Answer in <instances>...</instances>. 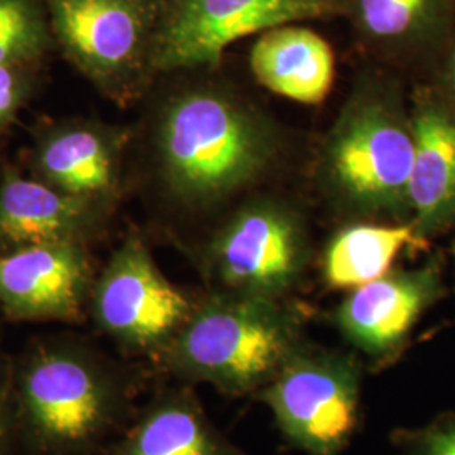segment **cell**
<instances>
[{"label":"cell","mask_w":455,"mask_h":455,"mask_svg":"<svg viewBox=\"0 0 455 455\" xmlns=\"http://www.w3.org/2000/svg\"><path fill=\"white\" fill-rule=\"evenodd\" d=\"M147 374L78 338L31 342L14 358L22 455H103L137 413Z\"/></svg>","instance_id":"cell-1"},{"label":"cell","mask_w":455,"mask_h":455,"mask_svg":"<svg viewBox=\"0 0 455 455\" xmlns=\"http://www.w3.org/2000/svg\"><path fill=\"white\" fill-rule=\"evenodd\" d=\"M156 147L169 193L204 208L265 178L282 154V139L274 122L238 93L197 86L167 101Z\"/></svg>","instance_id":"cell-2"},{"label":"cell","mask_w":455,"mask_h":455,"mask_svg":"<svg viewBox=\"0 0 455 455\" xmlns=\"http://www.w3.org/2000/svg\"><path fill=\"white\" fill-rule=\"evenodd\" d=\"M307 341L297 302L210 291L150 368L229 398H255Z\"/></svg>","instance_id":"cell-3"},{"label":"cell","mask_w":455,"mask_h":455,"mask_svg":"<svg viewBox=\"0 0 455 455\" xmlns=\"http://www.w3.org/2000/svg\"><path fill=\"white\" fill-rule=\"evenodd\" d=\"M413 133L398 86L366 76L327 132L317 176L329 203L355 220L410 221Z\"/></svg>","instance_id":"cell-4"},{"label":"cell","mask_w":455,"mask_h":455,"mask_svg":"<svg viewBox=\"0 0 455 455\" xmlns=\"http://www.w3.org/2000/svg\"><path fill=\"white\" fill-rule=\"evenodd\" d=\"M366 366L346 347L306 342L253 400L270 410L283 440L304 455H344L363 420Z\"/></svg>","instance_id":"cell-5"},{"label":"cell","mask_w":455,"mask_h":455,"mask_svg":"<svg viewBox=\"0 0 455 455\" xmlns=\"http://www.w3.org/2000/svg\"><path fill=\"white\" fill-rule=\"evenodd\" d=\"M314 246L304 216L280 197L246 201L199 255L212 291L292 300L309 274Z\"/></svg>","instance_id":"cell-6"},{"label":"cell","mask_w":455,"mask_h":455,"mask_svg":"<svg viewBox=\"0 0 455 455\" xmlns=\"http://www.w3.org/2000/svg\"><path fill=\"white\" fill-rule=\"evenodd\" d=\"M197 299L164 275L139 235H129L95 278L88 310L124 355L150 364L189 321Z\"/></svg>","instance_id":"cell-7"},{"label":"cell","mask_w":455,"mask_h":455,"mask_svg":"<svg viewBox=\"0 0 455 455\" xmlns=\"http://www.w3.org/2000/svg\"><path fill=\"white\" fill-rule=\"evenodd\" d=\"M339 16L336 0H174L164 2L150 69L216 66L238 39L276 26Z\"/></svg>","instance_id":"cell-8"},{"label":"cell","mask_w":455,"mask_h":455,"mask_svg":"<svg viewBox=\"0 0 455 455\" xmlns=\"http://www.w3.org/2000/svg\"><path fill=\"white\" fill-rule=\"evenodd\" d=\"M443 295L442 261L432 257L422 267L391 268L349 291L332 310L331 323L366 371L378 374L403 356L415 325Z\"/></svg>","instance_id":"cell-9"},{"label":"cell","mask_w":455,"mask_h":455,"mask_svg":"<svg viewBox=\"0 0 455 455\" xmlns=\"http://www.w3.org/2000/svg\"><path fill=\"white\" fill-rule=\"evenodd\" d=\"M52 39L98 82L150 69L163 0H41Z\"/></svg>","instance_id":"cell-10"},{"label":"cell","mask_w":455,"mask_h":455,"mask_svg":"<svg viewBox=\"0 0 455 455\" xmlns=\"http://www.w3.org/2000/svg\"><path fill=\"white\" fill-rule=\"evenodd\" d=\"M93 283L82 243L34 244L0 253V310L11 321L82 323Z\"/></svg>","instance_id":"cell-11"},{"label":"cell","mask_w":455,"mask_h":455,"mask_svg":"<svg viewBox=\"0 0 455 455\" xmlns=\"http://www.w3.org/2000/svg\"><path fill=\"white\" fill-rule=\"evenodd\" d=\"M408 110L413 133L410 223L427 244L455 227V107L434 84H420Z\"/></svg>","instance_id":"cell-12"},{"label":"cell","mask_w":455,"mask_h":455,"mask_svg":"<svg viewBox=\"0 0 455 455\" xmlns=\"http://www.w3.org/2000/svg\"><path fill=\"white\" fill-rule=\"evenodd\" d=\"M103 455H251L212 423L195 387L174 381L139 407Z\"/></svg>","instance_id":"cell-13"},{"label":"cell","mask_w":455,"mask_h":455,"mask_svg":"<svg viewBox=\"0 0 455 455\" xmlns=\"http://www.w3.org/2000/svg\"><path fill=\"white\" fill-rule=\"evenodd\" d=\"M97 204L44 180L7 174L0 182V253L34 244H84L100 223Z\"/></svg>","instance_id":"cell-14"},{"label":"cell","mask_w":455,"mask_h":455,"mask_svg":"<svg viewBox=\"0 0 455 455\" xmlns=\"http://www.w3.org/2000/svg\"><path fill=\"white\" fill-rule=\"evenodd\" d=\"M255 80L268 92L293 101L317 105L334 82V54L309 28L283 24L259 36L250 51Z\"/></svg>","instance_id":"cell-15"},{"label":"cell","mask_w":455,"mask_h":455,"mask_svg":"<svg viewBox=\"0 0 455 455\" xmlns=\"http://www.w3.org/2000/svg\"><path fill=\"white\" fill-rule=\"evenodd\" d=\"M336 5L364 48L400 60L439 41L454 0H336Z\"/></svg>","instance_id":"cell-16"},{"label":"cell","mask_w":455,"mask_h":455,"mask_svg":"<svg viewBox=\"0 0 455 455\" xmlns=\"http://www.w3.org/2000/svg\"><path fill=\"white\" fill-rule=\"evenodd\" d=\"M37 171L49 186L100 201L114 193L120 147L110 133L93 127H68L52 132L39 146Z\"/></svg>","instance_id":"cell-17"},{"label":"cell","mask_w":455,"mask_h":455,"mask_svg":"<svg viewBox=\"0 0 455 455\" xmlns=\"http://www.w3.org/2000/svg\"><path fill=\"white\" fill-rule=\"evenodd\" d=\"M410 221L379 225L355 221L336 231L321 253V276L331 291H353L393 268L405 248H423Z\"/></svg>","instance_id":"cell-18"},{"label":"cell","mask_w":455,"mask_h":455,"mask_svg":"<svg viewBox=\"0 0 455 455\" xmlns=\"http://www.w3.org/2000/svg\"><path fill=\"white\" fill-rule=\"evenodd\" d=\"M52 43L41 0H0V65L24 66Z\"/></svg>","instance_id":"cell-19"},{"label":"cell","mask_w":455,"mask_h":455,"mask_svg":"<svg viewBox=\"0 0 455 455\" xmlns=\"http://www.w3.org/2000/svg\"><path fill=\"white\" fill-rule=\"evenodd\" d=\"M391 443L402 455H455V411H443L415 428H395Z\"/></svg>","instance_id":"cell-20"},{"label":"cell","mask_w":455,"mask_h":455,"mask_svg":"<svg viewBox=\"0 0 455 455\" xmlns=\"http://www.w3.org/2000/svg\"><path fill=\"white\" fill-rule=\"evenodd\" d=\"M0 455H22L14 398V358L0 349Z\"/></svg>","instance_id":"cell-21"},{"label":"cell","mask_w":455,"mask_h":455,"mask_svg":"<svg viewBox=\"0 0 455 455\" xmlns=\"http://www.w3.org/2000/svg\"><path fill=\"white\" fill-rule=\"evenodd\" d=\"M22 66L0 65V124L7 122L19 107L22 98L20 82Z\"/></svg>","instance_id":"cell-22"},{"label":"cell","mask_w":455,"mask_h":455,"mask_svg":"<svg viewBox=\"0 0 455 455\" xmlns=\"http://www.w3.org/2000/svg\"><path fill=\"white\" fill-rule=\"evenodd\" d=\"M434 86L439 90L442 97L455 107V31L451 36L447 49L442 56L437 82L434 83Z\"/></svg>","instance_id":"cell-23"},{"label":"cell","mask_w":455,"mask_h":455,"mask_svg":"<svg viewBox=\"0 0 455 455\" xmlns=\"http://www.w3.org/2000/svg\"><path fill=\"white\" fill-rule=\"evenodd\" d=\"M163 2H174V0H163Z\"/></svg>","instance_id":"cell-24"},{"label":"cell","mask_w":455,"mask_h":455,"mask_svg":"<svg viewBox=\"0 0 455 455\" xmlns=\"http://www.w3.org/2000/svg\"><path fill=\"white\" fill-rule=\"evenodd\" d=\"M454 260H455V243H454Z\"/></svg>","instance_id":"cell-25"}]
</instances>
